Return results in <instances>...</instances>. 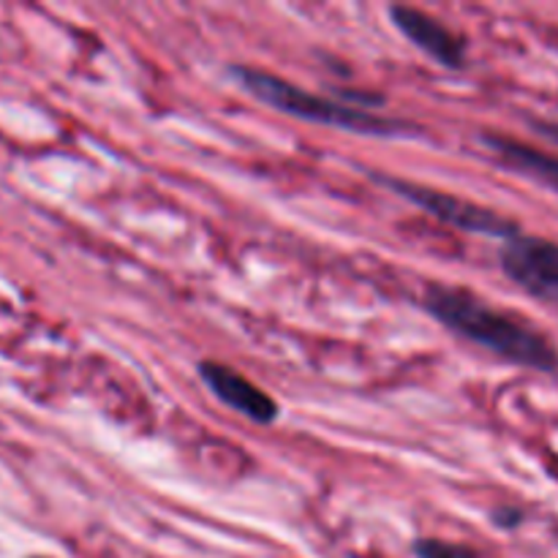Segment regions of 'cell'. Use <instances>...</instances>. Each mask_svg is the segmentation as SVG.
Instances as JSON below:
<instances>
[{
  "label": "cell",
  "mask_w": 558,
  "mask_h": 558,
  "mask_svg": "<svg viewBox=\"0 0 558 558\" xmlns=\"http://www.w3.org/2000/svg\"><path fill=\"white\" fill-rule=\"evenodd\" d=\"M390 20L420 52L434 58L445 69H463L466 63V41L436 16L414 9V5H390Z\"/></svg>",
  "instance_id": "6"
},
{
  "label": "cell",
  "mask_w": 558,
  "mask_h": 558,
  "mask_svg": "<svg viewBox=\"0 0 558 558\" xmlns=\"http://www.w3.org/2000/svg\"><path fill=\"white\" fill-rule=\"evenodd\" d=\"M196 371H199V379L205 381L207 390L223 407L232 409V412L243 414L245 420L256 425H272L278 420V403L265 390H259L254 381H248L243 374L229 368V365L205 360V363L196 365Z\"/></svg>",
  "instance_id": "5"
},
{
  "label": "cell",
  "mask_w": 558,
  "mask_h": 558,
  "mask_svg": "<svg viewBox=\"0 0 558 558\" xmlns=\"http://www.w3.org/2000/svg\"><path fill=\"white\" fill-rule=\"evenodd\" d=\"M521 510H515V507H501V510L494 512V521L505 529H515L521 523Z\"/></svg>",
  "instance_id": "9"
},
{
  "label": "cell",
  "mask_w": 558,
  "mask_h": 558,
  "mask_svg": "<svg viewBox=\"0 0 558 558\" xmlns=\"http://www.w3.org/2000/svg\"><path fill=\"white\" fill-rule=\"evenodd\" d=\"M501 272L532 298L558 305V243L518 232L499 251Z\"/></svg>",
  "instance_id": "4"
},
{
  "label": "cell",
  "mask_w": 558,
  "mask_h": 558,
  "mask_svg": "<svg viewBox=\"0 0 558 558\" xmlns=\"http://www.w3.org/2000/svg\"><path fill=\"white\" fill-rule=\"evenodd\" d=\"M414 556L417 558H477L472 548L466 545L441 543V539H420L414 545Z\"/></svg>",
  "instance_id": "8"
},
{
  "label": "cell",
  "mask_w": 558,
  "mask_h": 558,
  "mask_svg": "<svg viewBox=\"0 0 558 558\" xmlns=\"http://www.w3.org/2000/svg\"><path fill=\"white\" fill-rule=\"evenodd\" d=\"M423 305L447 330L488 349L507 363L523 365V368L539 371V374L558 371V352L548 336H543L529 322L496 308L469 289L428 283Z\"/></svg>",
  "instance_id": "1"
},
{
  "label": "cell",
  "mask_w": 558,
  "mask_h": 558,
  "mask_svg": "<svg viewBox=\"0 0 558 558\" xmlns=\"http://www.w3.org/2000/svg\"><path fill=\"white\" fill-rule=\"evenodd\" d=\"M232 76L240 82L245 93L256 98V101L267 104V107L278 109L283 114L305 120V123L332 125V129L354 131V134L368 136H407L412 134V125L403 120L381 118V114L365 112L360 107H349L343 101H332V98L316 96V93L298 87L294 82L283 80V76L270 74V71L254 69V65H232Z\"/></svg>",
  "instance_id": "2"
},
{
  "label": "cell",
  "mask_w": 558,
  "mask_h": 558,
  "mask_svg": "<svg viewBox=\"0 0 558 558\" xmlns=\"http://www.w3.org/2000/svg\"><path fill=\"white\" fill-rule=\"evenodd\" d=\"M483 142L490 147L496 158L515 172H523L526 178L539 180V183L550 185L558 191V158L550 153L537 150V147L518 142L505 134H483Z\"/></svg>",
  "instance_id": "7"
},
{
  "label": "cell",
  "mask_w": 558,
  "mask_h": 558,
  "mask_svg": "<svg viewBox=\"0 0 558 558\" xmlns=\"http://www.w3.org/2000/svg\"><path fill=\"white\" fill-rule=\"evenodd\" d=\"M379 180L387 185V189L401 194L403 199L417 205L420 210L430 213V216L439 218L441 223H447V227L452 229H461V232L485 234V238H496V240H510L521 232V223L501 216V213L490 210V207L477 205V202L461 199V196L445 194V191L428 189V185L409 183V180H401V178H379Z\"/></svg>",
  "instance_id": "3"
},
{
  "label": "cell",
  "mask_w": 558,
  "mask_h": 558,
  "mask_svg": "<svg viewBox=\"0 0 558 558\" xmlns=\"http://www.w3.org/2000/svg\"><path fill=\"white\" fill-rule=\"evenodd\" d=\"M532 129L558 145V123H554V120H532Z\"/></svg>",
  "instance_id": "10"
}]
</instances>
